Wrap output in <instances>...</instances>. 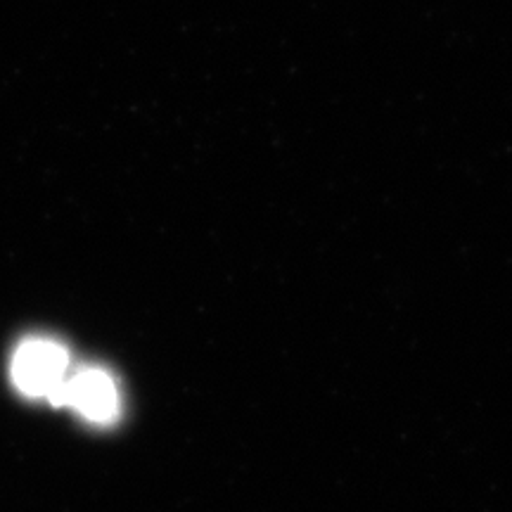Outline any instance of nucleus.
I'll use <instances>...</instances> for the list:
<instances>
[{
  "instance_id": "f257e3e1",
  "label": "nucleus",
  "mask_w": 512,
  "mask_h": 512,
  "mask_svg": "<svg viewBox=\"0 0 512 512\" xmlns=\"http://www.w3.org/2000/svg\"><path fill=\"white\" fill-rule=\"evenodd\" d=\"M69 375V351L57 339L27 337L17 344L10 361L15 389L27 399L48 401Z\"/></svg>"
},
{
  "instance_id": "f03ea898",
  "label": "nucleus",
  "mask_w": 512,
  "mask_h": 512,
  "mask_svg": "<svg viewBox=\"0 0 512 512\" xmlns=\"http://www.w3.org/2000/svg\"><path fill=\"white\" fill-rule=\"evenodd\" d=\"M48 403L55 408H72L83 420L98 427L114 425L121 415L117 380L107 370L95 366H83L69 373Z\"/></svg>"
}]
</instances>
